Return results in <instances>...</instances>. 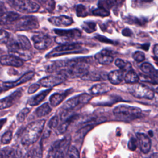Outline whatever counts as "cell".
<instances>
[{"label":"cell","mask_w":158,"mask_h":158,"mask_svg":"<svg viewBox=\"0 0 158 158\" xmlns=\"http://www.w3.org/2000/svg\"><path fill=\"white\" fill-rule=\"evenodd\" d=\"M91 57L55 61L47 68L48 72H57L67 78H83L88 72Z\"/></svg>","instance_id":"obj_1"},{"label":"cell","mask_w":158,"mask_h":158,"mask_svg":"<svg viewBox=\"0 0 158 158\" xmlns=\"http://www.w3.org/2000/svg\"><path fill=\"white\" fill-rule=\"evenodd\" d=\"M7 47L10 54L14 55L23 60H30L33 57L31 44L25 36L19 35L9 38L7 42Z\"/></svg>","instance_id":"obj_2"},{"label":"cell","mask_w":158,"mask_h":158,"mask_svg":"<svg viewBox=\"0 0 158 158\" xmlns=\"http://www.w3.org/2000/svg\"><path fill=\"white\" fill-rule=\"evenodd\" d=\"M46 120H38L30 123L22 132L21 143L24 146L34 144L40 137Z\"/></svg>","instance_id":"obj_3"},{"label":"cell","mask_w":158,"mask_h":158,"mask_svg":"<svg viewBox=\"0 0 158 158\" xmlns=\"http://www.w3.org/2000/svg\"><path fill=\"white\" fill-rule=\"evenodd\" d=\"M113 114L117 119L128 122L141 117L142 111L139 107L121 104L114 109Z\"/></svg>","instance_id":"obj_4"},{"label":"cell","mask_w":158,"mask_h":158,"mask_svg":"<svg viewBox=\"0 0 158 158\" xmlns=\"http://www.w3.org/2000/svg\"><path fill=\"white\" fill-rule=\"evenodd\" d=\"M72 138L70 135H66L61 139L55 141L51 146L48 157H65L70 146Z\"/></svg>","instance_id":"obj_5"},{"label":"cell","mask_w":158,"mask_h":158,"mask_svg":"<svg viewBox=\"0 0 158 158\" xmlns=\"http://www.w3.org/2000/svg\"><path fill=\"white\" fill-rule=\"evenodd\" d=\"M83 50L84 49L79 43H66L53 49L46 56V57L51 58L68 54L81 53L84 52Z\"/></svg>","instance_id":"obj_6"},{"label":"cell","mask_w":158,"mask_h":158,"mask_svg":"<svg viewBox=\"0 0 158 158\" xmlns=\"http://www.w3.org/2000/svg\"><path fill=\"white\" fill-rule=\"evenodd\" d=\"M54 31L59 35L55 38V41L59 44L69 43L70 41L78 39L81 36V31L77 28L70 30L55 29Z\"/></svg>","instance_id":"obj_7"},{"label":"cell","mask_w":158,"mask_h":158,"mask_svg":"<svg viewBox=\"0 0 158 158\" xmlns=\"http://www.w3.org/2000/svg\"><path fill=\"white\" fill-rule=\"evenodd\" d=\"M11 6L19 12L33 13L38 12L40 6L31 0H9Z\"/></svg>","instance_id":"obj_8"},{"label":"cell","mask_w":158,"mask_h":158,"mask_svg":"<svg viewBox=\"0 0 158 158\" xmlns=\"http://www.w3.org/2000/svg\"><path fill=\"white\" fill-rule=\"evenodd\" d=\"M128 92L134 97L152 99L154 97V91L144 84H133L128 86Z\"/></svg>","instance_id":"obj_9"},{"label":"cell","mask_w":158,"mask_h":158,"mask_svg":"<svg viewBox=\"0 0 158 158\" xmlns=\"http://www.w3.org/2000/svg\"><path fill=\"white\" fill-rule=\"evenodd\" d=\"M39 27L37 19L33 16H24L19 18L15 24V29L18 31L35 30Z\"/></svg>","instance_id":"obj_10"},{"label":"cell","mask_w":158,"mask_h":158,"mask_svg":"<svg viewBox=\"0 0 158 158\" xmlns=\"http://www.w3.org/2000/svg\"><path fill=\"white\" fill-rule=\"evenodd\" d=\"M91 98L92 96L89 94H80L67 100L62 106V109L67 111L73 109L80 105L88 103L91 99Z\"/></svg>","instance_id":"obj_11"},{"label":"cell","mask_w":158,"mask_h":158,"mask_svg":"<svg viewBox=\"0 0 158 158\" xmlns=\"http://www.w3.org/2000/svg\"><path fill=\"white\" fill-rule=\"evenodd\" d=\"M67 79V77L61 73H57L56 75H51L40 79L38 83L46 88H52L56 85L62 83Z\"/></svg>","instance_id":"obj_12"},{"label":"cell","mask_w":158,"mask_h":158,"mask_svg":"<svg viewBox=\"0 0 158 158\" xmlns=\"http://www.w3.org/2000/svg\"><path fill=\"white\" fill-rule=\"evenodd\" d=\"M31 40L35 49L38 50H44L49 48L52 44V38L42 33L35 35L32 36Z\"/></svg>","instance_id":"obj_13"},{"label":"cell","mask_w":158,"mask_h":158,"mask_svg":"<svg viewBox=\"0 0 158 158\" xmlns=\"http://www.w3.org/2000/svg\"><path fill=\"white\" fill-rule=\"evenodd\" d=\"M22 95V91L21 89L16 90L9 96L0 100V109H4L9 108L15 104Z\"/></svg>","instance_id":"obj_14"},{"label":"cell","mask_w":158,"mask_h":158,"mask_svg":"<svg viewBox=\"0 0 158 158\" xmlns=\"http://www.w3.org/2000/svg\"><path fill=\"white\" fill-rule=\"evenodd\" d=\"M141 71L146 75L148 81H158V70L156 69L152 64L148 62H144L140 66Z\"/></svg>","instance_id":"obj_15"},{"label":"cell","mask_w":158,"mask_h":158,"mask_svg":"<svg viewBox=\"0 0 158 158\" xmlns=\"http://www.w3.org/2000/svg\"><path fill=\"white\" fill-rule=\"evenodd\" d=\"M0 63L3 65L19 67L23 65V61L19 57L10 54L9 55L2 56L0 57Z\"/></svg>","instance_id":"obj_16"},{"label":"cell","mask_w":158,"mask_h":158,"mask_svg":"<svg viewBox=\"0 0 158 158\" xmlns=\"http://www.w3.org/2000/svg\"><path fill=\"white\" fill-rule=\"evenodd\" d=\"M136 136L141 151L144 154L148 153L151 148V141L149 136L141 133H137Z\"/></svg>","instance_id":"obj_17"},{"label":"cell","mask_w":158,"mask_h":158,"mask_svg":"<svg viewBox=\"0 0 158 158\" xmlns=\"http://www.w3.org/2000/svg\"><path fill=\"white\" fill-rule=\"evenodd\" d=\"M20 18V15L15 12H3L0 14V25H10L15 22Z\"/></svg>","instance_id":"obj_18"},{"label":"cell","mask_w":158,"mask_h":158,"mask_svg":"<svg viewBox=\"0 0 158 158\" xmlns=\"http://www.w3.org/2000/svg\"><path fill=\"white\" fill-rule=\"evenodd\" d=\"M48 21L52 25L57 27H67L73 22L72 18L66 15L51 17L48 19Z\"/></svg>","instance_id":"obj_19"},{"label":"cell","mask_w":158,"mask_h":158,"mask_svg":"<svg viewBox=\"0 0 158 158\" xmlns=\"http://www.w3.org/2000/svg\"><path fill=\"white\" fill-rule=\"evenodd\" d=\"M35 75V73L32 71L28 72L25 73L24 75H23L20 78H19L17 80H15L14 81L11 82H6L3 83V86L4 88L7 89H10L11 88L16 87L22 83H26L28 81L30 80Z\"/></svg>","instance_id":"obj_20"},{"label":"cell","mask_w":158,"mask_h":158,"mask_svg":"<svg viewBox=\"0 0 158 158\" xmlns=\"http://www.w3.org/2000/svg\"><path fill=\"white\" fill-rule=\"evenodd\" d=\"M96 60L100 64L107 65L112 63L114 60V57L112 55V52L108 49H102L95 55Z\"/></svg>","instance_id":"obj_21"},{"label":"cell","mask_w":158,"mask_h":158,"mask_svg":"<svg viewBox=\"0 0 158 158\" xmlns=\"http://www.w3.org/2000/svg\"><path fill=\"white\" fill-rule=\"evenodd\" d=\"M124 78V71L120 69L111 71L108 74L109 81L114 85L120 84Z\"/></svg>","instance_id":"obj_22"},{"label":"cell","mask_w":158,"mask_h":158,"mask_svg":"<svg viewBox=\"0 0 158 158\" xmlns=\"http://www.w3.org/2000/svg\"><path fill=\"white\" fill-rule=\"evenodd\" d=\"M69 91H66L65 92L62 93H54L49 98V102L50 104L52 107H56L59 104H60L63 100L67 97V96L69 93Z\"/></svg>","instance_id":"obj_23"},{"label":"cell","mask_w":158,"mask_h":158,"mask_svg":"<svg viewBox=\"0 0 158 158\" xmlns=\"http://www.w3.org/2000/svg\"><path fill=\"white\" fill-rule=\"evenodd\" d=\"M111 89V86L106 83H99L93 85L89 89V91L92 94H99L107 93Z\"/></svg>","instance_id":"obj_24"},{"label":"cell","mask_w":158,"mask_h":158,"mask_svg":"<svg viewBox=\"0 0 158 158\" xmlns=\"http://www.w3.org/2000/svg\"><path fill=\"white\" fill-rule=\"evenodd\" d=\"M51 90H52V89L49 88L48 89L44 90V91L40 93L39 94L31 97L28 101V104L31 106H35L39 104L44 100V99L47 96L48 93H49Z\"/></svg>","instance_id":"obj_25"},{"label":"cell","mask_w":158,"mask_h":158,"mask_svg":"<svg viewBox=\"0 0 158 158\" xmlns=\"http://www.w3.org/2000/svg\"><path fill=\"white\" fill-rule=\"evenodd\" d=\"M52 111V109L48 102L44 103L35 111V114L38 117H42L48 115Z\"/></svg>","instance_id":"obj_26"},{"label":"cell","mask_w":158,"mask_h":158,"mask_svg":"<svg viewBox=\"0 0 158 158\" xmlns=\"http://www.w3.org/2000/svg\"><path fill=\"white\" fill-rule=\"evenodd\" d=\"M124 80L127 83H136L139 80V78L137 73L131 69L128 70L125 75Z\"/></svg>","instance_id":"obj_27"},{"label":"cell","mask_w":158,"mask_h":158,"mask_svg":"<svg viewBox=\"0 0 158 158\" xmlns=\"http://www.w3.org/2000/svg\"><path fill=\"white\" fill-rule=\"evenodd\" d=\"M40 5H41L48 12H51L54 10L56 6L54 0H35Z\"/></svg>","instance_id":"obj_28"},{"label":"cell","mask_w":158,"mask_h":158,"mask_svg":"<svg viewBox=\"0 0 158 158\" xmlns=\"http://www.w3.org/2000/svg\"><path fill=\"white\" fill-rule=\"evenodd\" d=\"M78 116V115H73L71 116L70 117L67 118L62 123H61L57 128V131L59 133V134L61 133H64V132H65V131L67 130L68 127L69 126V125L74 120H75Z\"/></svg>","instance_id":"obj_29"},{"label":"cell","mask_w":158,"mask_h":158,"mask_svg":"<svg viewBox=\"0 0 158 158\" xmlns=\"http://www.w3.org/2000/svg\"><path fill=\"white\" fill-rule=\"evenodd\" d=\"M17 157L16 151L10 147H5L0 150V157Z\"/></svg>","instance_id":"obj_30"},{"label":"cell","mask_w":158,"mask_h":158,"mask_svg":"<svg viewBox=\"0 0 158 158\" xmlns=\"http://www.w3.org/2000/svg\"><path fill=\"white\" fill-rule=\"evenodd\" d=\"M115 65L118 67L120 69L125 71H128L131 69V65L129 62L123 60L121 59H117L115 61Z\"/></svg>","instance_id":"obj_31"},{"label":"cell","mask_w":158,"mask_h":158,"mask_svg":"<svg viewBox=\"0 0 158 158\" xmlns=\"http://www.w3.org/2000/svg\"><path fill=\"white\" fill-rule=\"evenodd\" d=\"M93 127L91 124H87L83 128H80L77 133H76V139H80L81 138H83L84 136L86 135V134Z\"/></svg>","instance_id":"obj_32"},{"label":"cell","mask_w":158,"mask_h":158,"mask_svg":"<svg viewBox=\"0 0 158 158\" xmlns=\"http://www.w3.org/2000/svg\"><path fill=\"white\" fill-rule=\"evenodd\" d=\"M121 0H102L98 3V6H102L106 9L112 7L120 3Z\"/></svg>","instance_id":"obj_33"},{"label":"cell","mask_w":158,"mask_h":158,"mask_svg":"<svg viewBox=\"0 0 158 158\" xmlns=\"http://www.w3.org/2000/svg\"><path fill=\"white\" fill-rule=\"evenodd\" d=\"M81 27L88 33H91L96 30V24L93 22H85Z\"/></svg>","instance_id":"obj_34"},{"label":"cell","mask_w":158,"mask_h":158,"mask_svg":"<svg viewBox=\"0 0 158 158\" xmlns=\"http://www.w3.org/2000/svg\"><path fill=\"white\" fill-rule=\"evenodd\" d=\"M92 14L94 15L101 17H106L109 15L110 14L109 11L107 10V9L102 6H98L97 9H95L93 10Z\"/></svg>","instance_id":"obj_35"},{"label":"cell","mask_w":158,"mask_h":158,"mask_svg":"<svg viewBox=\"0 0 158 158\" xmlns=\"http://www.w3.org/2000/svg\"><path fill=\"white\" fill-rule=\"evenodd\" d=\"M76 14L79 17H85L88 15V11L85 6L78 4L76 6Z\"/></svg>","instance_id":"obj_36"},{"label":"cell","mask_w":158,"mask_h":158,"mask_svg":"<svg viewBox=\"0 0 158 158\" xmlns=\"http://www.w3.org/2000/svg\"><path fill=\"white\" fill-rule=\"evenodd\" d=\"M26 157H42V151L41 148H35L34 149L30 150L27 153Z\"/></svg>","instance_id":"obj_37"},{"label":"cell","mask_w":158,"mask_h":158,"mask_svg":"<svg viewBox=\"0 0 158 158\" xmlns=\"http://www.w3.org/2000/svg\"><path fill=\"white\" fill-rule=\"evenodd\" d=\"M30 109L29 108L25 107L23 109H22L17 115V120L18 121V122H23L27 117L28 114L30 113Z\"/></svg>","instance_id":"obj_38"},{"label":"cell","mask_w":158,"mask_h":158,"mask_svg":"<svg viewBox=\"0 0 158 158\" xmlns=\"http://www.w3.org/2000/svg\"><path fill=\"white\" fill-rule=\"evenodd\" d=\"M128 20L127 21L128 23H133L135 24H137L139 25H143L145 23H146L147 20L145 19H140L136 17H127Z\"/></svg>","instance_id":"obj_39"},{"label":"cell","mask_w":158,"mask_h":158,"mask_svg":"<svg viewBox=\"0 0 158 158\" xmlns=\"http://www.w3.org/2000/svg\"><path fill=\"white\" fill-rule=\"evenodd\" d=\"M12 138V133L11 131H7L2 136L1 141L2 144H7L10 143Z\"/></svg>","instance_id":"obj_40"},{"label":"cell","mask_w":158,"mask_h":158,"mask_svg":"<svg viewBox=\"0 0 158 158\" xmlns=\"http://www.w3.org/2000/svg\"><path fill=\"white\" fill-rule=\"evenodd\" d=\"M66 157H80L79 152L78 149L76 148V147H75L74 146H70Z\"/></svg>","instance_id":"obj_41"},{"label":"cell","mask_w":158,"mask_h":158,"mask_svg":"<svg viewBox=\"0 0 158 158\" xmlns=\"http://www.w3.org/2000/svg\"><path fill=\"white\" fill-rule=\"evenodd\" d=\"M10 35L7 31L0 30V44L2 43H7L8 40H9Z\"/></svg>","instance_id":"obj_42"},{"label":"cell","mask_w":158,"mask_h":158,"mask_svg":"<svg viewBox=\"0 0 158 158\" xmlns=\"http://www.w3.org/2000/svg\"><path fill=\"white\" fill-rule=\"evenodd\" d=\"M133 58L135 59V61H136L138 62H143V60H144L146 57H145V54L144 52L138 51L133 53Z\"/></svg>","instance_id":"obj_43"},{"label":"cell","mask_w":158,"mask_h":158,"mask_svg":"<svg viewBox=\"0 0 158 158\" xmlns=\"http://www.w3.org/2000/svg\"><path fill=\"white\" fill-rule=\"evenodd\" d=\"M143 84L151 88L154 92L158 93V83L156 81H143Z\"/></svg>","instance_id":"obj_44"},{"label":"cell","mask_w":158,"mask_h":158,"mask_svg":"<svg viewBox=\"0 0 158 158\" xmlns=\"http://www.w3.org/2000/svg\"><path fill=\"white\" fill-rule=\"evenodd\" d=\"M138 145V143L137 139L133 138L130 139V141H128V148L131 151H135Z\"/></svg>","instance_id":"obj_45"},{"label":"cell","mask_w":158,"mask_h":158,"mask_svg":"<svg viewBox=\"0 0 158 158\" xmlns=\"http://www.w3.org/2000/svg\"><path fill=\"white\" fill-rule=\"evenodd\" d=\"M58 123H59V118L56 115L50 119V120L48 122V127L50 128H54L57 127V126L58 125Z\"/></svg>","instance_id":"obj_46"},{"label":"cell","mask_w":158,"mask_h":158,"mask_svg":"<svg viewBox=\"0 0 158 158\" xmlns=\"http://www.w3.org/2000/svg\"><path fill=\"white\" fill-rule=\"evenodd\" d=\"M40 86L41 85L39 83H35L33 85H31L28 88V94H33L35 93L40 88Z\"/></svg>","instance_id":"obj_47"},{"label":"cell","mask_w":158,"mask_h":158,"mask_svg":"<svg viewBox=\"0 0 158 158\" xmlns=\"http://www.w3.org/2000/svg\"><path fill=\"white\" fill-rule=\"evenodd\" d=\"M122 33L123 36H131L132 35H133V32L132 31L128 28H124L122 31Z\"/></svg>","instance_id":"obj_48"},{"label":"cell","mask_w":158,"mask_h":158,"mask_svg":"<svg viewBox=\"0 0 158 158\" xmlns=\"http://www.w3.org/2000/svg\"><path fill=\"white\" fill-rule=\"evenodd\" d=\"M98 40L102 41V42H110V43H112L111 41H110L109 39L106 38V37L104 36H100V35H98L96 37Z\"/></svg>","instance_id":"obj_49"},{"label":"cell","mask_w":158,"mask_h":158,"mask_svg":"<svg viewBox=\"0 0 158 158\" xmlns=\"http://www.w3.org/2000/svg\"><path fill=\"white\" fill-rule=\"evenodd\" d=\"M153 52L155 57L158 58V44H156L153 48Z\"/></svg>","instance_id":"obj_50"},{"label":"cell","mask_w":158,"mask_h":158,"mask_svg":"<svg viewBox=\"0 0 158 158\" xmlns=\"http://www.w3.org/2000/svg\"><path fill=\"white\" fill-rule=\"evenodd\" d=\"M5 9H6V7H5L4 3L0 1V14L3 12Z\"/></svg>","instance_id":"obj_51"},{"label":"cell","mask_w":158,"mask_h":158,"mask_svg":"<svg viewBox=\"0 0 158 158\" xmlns=\"http://www.w3.org/2000/svg\"><path fill=\"white\" fill-rule=\"evenodd\" d=\"M6 121H7V119H6V118L0 119V130H1V128L2 127V126L4 125V123H6Z\"/></svg>","instance_id":"obj_52"},{"label":"cell","mask_w":158,"mask_h":158,"mask_svg":"<svg viewBox=\"0 0 158 158\" xmlns=\"http://www.w3.org/2000/svg\"><path fill=\"white\" fill-rule=\"evenodd\" d=\"M150 157H154V158H158V152H156V153H154L152 154V155H151L149 156Z\"/></svg>","instance_id":"obj_53"},{"label":"cell","mask_w":158,"mask_h":158,"mask_svg":"<svg viewBox=\"0 0 158 158\" xmlns=\"http://www.w3.org/2000/svg\"><path fill=\"white\" fill-rule=\"evenodd\" d=\"M154 62H155V63L157 64V65L158 66V58L157 57H154Z\"/></svg>","instance_id":"obj_54"},{"label":"cell","mask_w":158,"mask_h":158,"mask_svg":"<svg viewBox=\"0 0 158 158\" xmlns=\"http://www.w3.org/2000/svg\"><path fill=\"white\" fill-rule=\"evenodd\" d=\"M81 2H91V1H93V0H78Z\"/></svg>","instance_id":"obj_55"},{"label":"cell","mask_w":158,"mask_h":158,"mask_svg":"<svg viewBox=\"0 0 158 158\" xmlns=\"http://www.w3.org/2000/svg\"><path fill=\"white\" fill-rule=\"evenodd\" d=\"M153 0H142V1L144 2H152Z\"/></svg>","instance_id":"obj_56"},{"label":"cell","mask_w":158,"mask_h":158,"mask_svg":"<svg viewBox=\"0 0 158 158\" xmlns=\"http://www.w3.org/2000/svg\"><path fill=\"white\" fill-rule=\"evenodd\" d=\"M148 134L149 135V136H153V134H152V131H149Z\"/></svg>","instance_id":"obj_57"},{"label":"cell","mask_w":158,"mask_h":158,"mask_svg":"<svg viewBox=\"0 0 158 158\" xmlns=\"http://www.w3.org/2000/svg\"><path fill=\"white\" fill-rule=\"evenodd\" d=\"M2 91V88L1 87H0V93Z\"/></svg>","instance_id":"obj_58"},{"label":"cell","mask_w":158,"mask_h":158,"mask_svg":"<svg viewBox=\"0 0 158 158\" xmlns=\"http://www.w3.org/2000/svg\"><path fill=\"white\" fill-rule=\"evenodd\" d=\"M0 147H1V145H0Z\"/></svg>","instance_id":"obj_59"}]
</instances>
